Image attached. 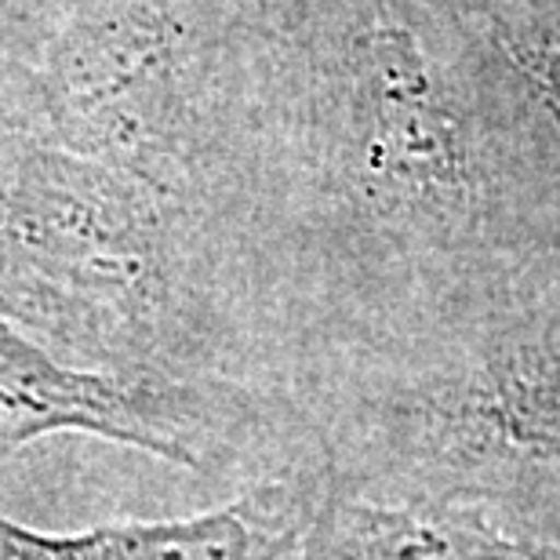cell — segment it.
<instances>
[{
	"mask_svg": "<svg viewBox=\"0 0 560 560\" xmlns=\"http://www.w3.org/2000/svg\"><path fill=\"white\" fill-rule=\"evenodd\" d=\"M0 317L95 372L226 386L161 211L95 167L33 156L0 186Z\"/></svg>",
	"mask_w": 560,
	"mask_h": 560,
	"instance_id": "cell-1",
	"label": "cell"
},
{
	"mask_svg": "<svg viewBox=\"0 0 560 560\" xmlns=\"http://www.w3.org/2000/svg\"><path fill=\"white\" fill-rule=\"evenodd\" d=\"M248 422V400L230 386L95 372L0 320V458L44 436L88 433L208 469Z\"/></svg>",
	"mask_w": 560,
	"mask_h": 560,
	"instance_id": "cell-2",
	"label": "cell"
},
{
	"mask_svg": "<svg viewBox=\"0 0 560 560\" xmlns=\"http://www.w3.org/2000/svg\"><path fill=\"white\" fill-rule=\"evenodd\" d=\"M310 485H262L233 506L48 535L0 513V560H277L302 532Z\"/></svg>",
	"mask_w": 560,
	"mask_h": 560,
	"instance_id": "cell-3",
	"label": "cell"
},
{
	"mask_svg": "<svg viewBox=\"0 0 560 560\" xmlns=\"http://www.w3.org/2000/svg\"><path fill=\"white\" fill-rule=\"evenodd\" d=\"M357 183L375 200H419L463 175V131L416 40L378 33L368 77Z\"/></svg>",
	"mask_w": 560,
	"mask_h": 560,
	"instance_id": "cell-4",
	"label": "cell"
},
{
	"mask_svg": "<svg viewBox=\"0 0 560 560\" xmlns=\"http://www.w3.org/2000/svg\"><path fill=\"white\" fill-rule=\"evenodd\" d=\"M495 422L506 441L560 463V368L506 386Z\"/></svg>",
	"mask_w": 560,
	"mask_h": 560,
	"instance_id": "cell-5",
	"label": "cell"
},
{
	"mask_svg": "<svg viewBox=\"0 0 560 560\" xmlns=\"http://www.w3.org/2000/svg\"><path fill=\"white\" fill-rule=\"evenodd\" d=\"M521 62L528 66L532 77L539 84H546L557 103H560V48H528V51H517Z\"/></svg>",
	"mask_w": 560,
	"mask_h": 560,
	"instance_id": "cell-6",
	"label": "cell"
}]
</instances>
